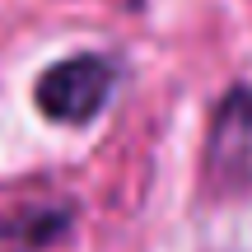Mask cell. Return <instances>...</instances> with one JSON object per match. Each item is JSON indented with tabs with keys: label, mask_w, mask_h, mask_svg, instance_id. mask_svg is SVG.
Returning a JSON list of instances; mask_svg holds the SVG:
<instances>
[{
	"label": "cell",
	"mask_w": 252,
	"mask_h": 252,
	"mask_svg": "<svg viewBox=\"0 0 252 252\" xmlns=\"http://www.w3.org/2000/svg\"><path fill=\"white\" fill-rule=\"evenodd\" d=\"M201 182L210 196H248L252 191V89L234 84L215 103L201 150Z\"/></svg>",
	"instance_id": "1"
},
{
	"label": "cell",
	"mask_w": 252,
	"mask_h": 252,
	"mask_svg": "<svg viewBox=\"0 0 252 252\" xmlns=\"http://www.w3.org/2000/svg\"><path fill=\"white\" fill-rule=\"evenodd\" d=\"M112 89H117V65L98 52H80L52 61L33 84V103L47 122L56 126H89L108 108Z\"/></svg>",
	"instance_id": "2"
},
{
	"label": "cell",
	"mask_w": 252,
	"mask_h": 252,
	"mask_svg": "<svg viewBox=\"0 0 252 252\" xmlns=\"http://www.w3.org/2000/svg\"><path fill=\"white\" fill-rule=\"evenodd\" d=\"M70 206L47 201V206H19L14 215H0V252H42L61 243L70 229Z\"/></svg>",
	"instance_id": "3"
}]
</instances>
